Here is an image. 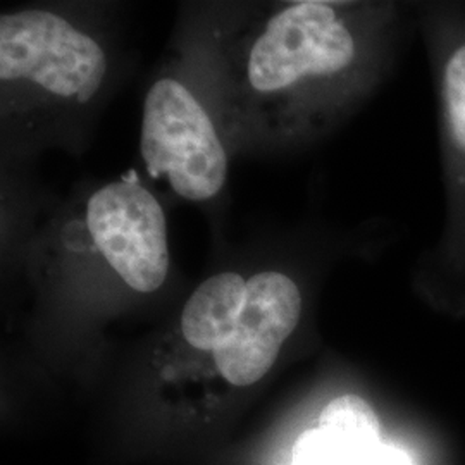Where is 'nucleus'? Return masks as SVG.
I'll return each instance as SVG.
<instances>
[{
    "label": "nucleus",
    "mask_w": 465,
    "mask_h": 465,
    "mask_svg": "<svg viewBox=\"0 0 465 465\" xmlns=\"http://www.w3.org/2000/svg\"><path fill=\"white\" fill-rule=\"evenodd\" d=\"M343 5L300 0L278 11L250 47V86L266 95L311 94L351 80L367 49Z\"/></svg>",
    "instance_id": "f257e3e1"
},
{
    "label": "nucleus",
    "mask_w": 465,
    "mask_h": 465,
    "mask_svg": "<svg viewBox=\"0 0 465 465\" xmlns=\"http://www.w3.org/2000/svg\"><path fill=\"white\" fill-rule=\"evenodd\" d=\"M140 152L153 178L186 200L214 199L228 178V155L213 119L173 78L157 80L143 102Z\"/></svg>",
    "instance_id": "f03ea898"
},
{
    "label": "nucleus",
    "mask_w": 465,
    "mask_h": 465,
    "mask_svg": "<svg viewBox=\"0 0 465 465\" xmlns=\"http://www.w3.org/2000/svg\"><path fill=\"white\" fill-rule=\"evenodd\" d=\"M105 73L104 49L64 17L42 9L0 17L2 84H35L52 97L86 104Z\"/></svg>",
    "instance_id": "7ed1b4c3"
},
{
    "label": "nucleus",
    "mask_w": 465,
    "mask_h": 465,
    "mask_svg": "<svg viewBox=\"0 0 465 465\" xmlns=\"http://www.w3.org/2000/svg\"><path fill=\"white\" fill-rule=\"evenodd\" d=\"M86 226L95 247L117 276L138 293L166 282L171 255L164 211L134 180L99 188L86 205Z\"/></svg>",
    "instance_id": "20e7f679"
},
{
    "label": "nucleus",
    "mask_w": 465,
    "mask_h": 465,
    "mask_svg": "<svg viewBox=\"0 0 465 465\" xmlns=\"http://www.w3.org/2000/svg\"><path fill=\"white\" fill-rule=\"evenodd\" d=\"M302 293L280 271L257 272L247 282V297L232 338L216 350L214 362L232 386L261 381L274 366L284 341L299 326Z\"/></svg>",
    "instance_id": "39448f33"
},
{
    "label": "nucleus",
    "mask_w": 465,
    "mask_h": 465,
    "mask_svg": "<svg viewBox=\"0 0 465 465\" xmlns=\"http://www.w3.org/2000/svg\"><path fill=\"white\" fill-rule=\"evenodd\" d=\"M440 100L447 211L430 271L465 276V40L441 64Z\"/></svg>",
    "instance_id": "423d86ee"
},
{
    "label": "nucleus",
    "mask_w": 465,
    "mask_h": 465,
    "mask_svg": "<svg viewBox=\"0 0 465 465\" xmlns=\"http://www.w3.org/2000/svg\"><path fill=\"white\" fill-rule=\"evenodd\" d=\"M247 297V282L224 271L200 282L184 303L182 331L188 345L202 351L221 349L238 326Z\"/></svg>",
    "instance_id": "0eeeda50"
},
{
    "label": "nucleus",
    "mask_w": 465,
    "mask_h": 465,
    "mask_svg": "<svg viewBox=\"0 0 465 465\" xmlns=\"http://www.w3.org/2000/svg\"><path fill=\"white\" fill-rule=\"evenodd\" d=\"M319 430L349 465L381 445V422L366 400L357 395L332 399L319 417Z\"/></svg>",
    "instance_id": "6e6552de"
},
{
    "label": "nucleus",
    "mask_w": 465,
    "mask_h": 465,
    "mask_svg": "<svg viewBox=\"0 0 465 465\" xmlns=\"http://www.w3.org/2000/svg\"><path fill=\"white\" fill-rule=\"evenodd\" d=\"M293 465H349V462L317 428L300 434L293 447Z\"/></svg>",
    "instance_id": "1a4fd4ad"
},
{
    "label": "nucleus",
    "mask_w": 465,
    "mask_h": 465,
    "mask_svg": "<svg viewBox=\"0 0 465 465\" xmlns=\"http://www.w3.org/2000/svg\"><path fill=\"white\" fill-rule=\"evenodd\" d=\"M351 465H414L411 455L405 450L399 447H391L381 443L372 450H369L366 455L357 459Z\"/></svg>",
    "instance_id": "9d476101"
}]
</instances>
